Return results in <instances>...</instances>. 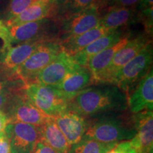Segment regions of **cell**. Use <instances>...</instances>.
<instances>
[{
  "mask_svg": "<svg viewBox=\"0 0 153 153\" xmlns=\"http://www.w3.org/2000/svg\"><path fill=\"white\" fill-rule=\"evenodd\" d=\"M0 153H11L9 140L4 131L0 132Z\"/></svg>",
  "mask_w": 153,
  "mask_h": 153,
  "instance_id": "f546056e",
  "label": "cell"
},
{
  "mask_svg": "<svg viewBox=\"0 0 153 153\" xmlns=\"http://www.w3.org/2000/svg\"><path fill=\"white\" fill-rule=\"evenodd\" d=\"M150 43H152V37L146 33H140L133 37L131 36L125 46L114 55L100 85H108L109 79L118 70L138 55Z\"/></svg>",
  "mask_w": 153,
  "mask_h": 153,
  "instance_id": "30bf717a",
  "label": "cell"
},
{
  "mask_svg": "<svg viewBox=\"0 0 153 153\" xmlns=\"http://www.w3.org/2000/svg\"><path fill=\"white\" fill-rule=\"evenodd\" d=\"M32 153H57L52 148H50L41 141H38L33 152Z\"/></svg>",
  "mask_w": 153,
  "mask_h": 153,
  "instance_id": "4dcf8cb0",
  "label": "cell"
},
{
  "mask_svg": "<svg viewBox=\"0 0 153 153\" xmlns=\"http://www.w3.org/2000/svg\"><path fill=\"white\" fill-rule=\"evenodd\" d=\"M100 17L99 9L93 4L78 12L60 19L56 22L59 30L57 37L59 42L97 27Z\"/></svg>",
  "mask_w": 153,
  "mask_h": 153,
  "instance_id": "ba28073f",
  "label": "cell"
},
{
  "mask_svg": "<svg viewBox=\"0 0 153 153\" xmlns=\"http://www.w3.org/2000/svg\"><path fill=\"white\" fill-rule=\"evenodd\" d=\"M25 93L38 109L56 117L68 109L69 101L52 86L33 83L25 85Z\"/></svg>",
  "mask_w": 153,
  "mask_h": 153,
  "instance_id": "52a82bcc",
  "label": "cell"
},
{
  "mask_svg": "<svg viewBox=\"0 0 153 153\" xmlns=\"http://www.w3.org/2000/svg\"><path fill=\"white\" fill-rule=\"evenodd\" d=\"M68 109L89 118L106 113L128 109L127 94L113 85H96L89 87L68 103Z\"/></svg>",
  "mask_w": 153,
  "mask_h": 153,
  "instance_id": "6da1fadb",
  "label": "cell"
},
{
  "mask_svg": "<svg viewBox=\"0 0 153 153\" xmlns=\"http://www.w3.org/2000/svg\"><path fill=\"white\" fill-rule=\"evenodd\" d=\"M33 0H10L4 22L15 18L31 4Z\"/></svg>",
  "mask_w": 153,
  "mask_h": 153,
  "instance_id": "4316f807",
  "label": "cell"
},
{
  "mask_svg": "<svg viewBox=\"0 0 153 153\" xmlns=\"http://www.w3.org/2000/svg\"><path fill=\"white\" fill-rule=\"evenodd\" d=\"M53 118L70 146L82 140L87 129L86 118L69 109Z\"/></svg>",
  "mask_w": 153,
  "mask_h": 153,
  "instance_id": "9a60e30c",
  "label": "cell"
},
{
  "mask_svg": "<svg viewBox=\"0 0 153 153\" xmlns=\"http://www.w3.org/2000/svg\"><path fill=\"white\" fill-rule=\"evenodd\" d=\"M131 33L127 28H116L110 33L101 36L92 43L82 49L79 53L72 56L73 60L80 66H87L88 61L94 55L101 52L104 50L111 47L119 42L124 36Z\"/></svg>",
  "mask_w": 153,
  "mask_h": 153,
  "instance_id": "e0dca14e",
  "label": "cell"
},
{
  "mask_svg": "<svg viewBox=\"0 0 153 153\" xmlns=\"http://www.w3.org/2000/svg\"><path fill=\"white\" fill-rule=\"evenodd\" d=\"M87 129L82 140L104 143L131 140L136 134L133 114L127 110L86 118Z\"/></svg>",
  "mask_w": 153,
  "mask_h": 153,
  "instance_id": "7a4b0ae2",
  "label": "cell"
},
{
  "mask_svg": "<svg viewBox=\"0 0 153 153\" xmlns=\"http://www.w3.org/2000/svg\"><path fill=\"white\" fill-rule=\"evenodd\" d=\"M58 31L57 23L49 18L9 26L7 27L2 48L12 46V44L22 43L33 40H58Z\"/></svg>",
  "mask_w": 153,
  "mask_h": 153,
  "instance_id": "3957f363",
  "label": "cell"
},
{
  "mask_svg": "<svg viewBox=\"0 0 153 153\" xmlns=\"http://www.w3.org/2000/svg\"><path fill=\"white\" fill-rule=\"evenodd\" d=\"M6 32H7V27H6L5 25L0 21V38L2 39V41L5 38Z\"/></svg>",
  "mask_w": 153,
  "mask_h": 153,
  "instance_id": "e575fe53",
  "label": "cell"
},
{
  "mask_svg": "<svg viewBox=\"0 0 153 153\" xmlns=\"http://www.w3.org/2000/svg\"><path fill=\"white\" fill-rule=\"evenodd\" d=\"M48 41L45 40H33L17 44L15 46H10L7 48L1 49L0 62L3 70L11 72L15 74L16 70L32 55L34 51L41 44Z\"/></svg>",
  "mask_w": 153,
  "mask_h": 153,
  "instance_id": "7c38bea8",
  "label": "cell"
},
{
  "mask_svg": "<svg viewBox=\"0 0 153 153\" xmlns=\"http://www.w3.org/2000/svg\"><path fill=\"white\" fill-rule=\"evenodd\" d=\"M139 23V13L136 7H120L108 9L101 14L99 26L107 28H128Z\"/></svg>",
  "mask_w": 153,
  "mask_h": 153,
  "instance_id": "d6986e66",
  "label": "cell"
},
{
  "mask_svg": "<svg viewBox=\"0 0 153 153\" xmlns=\"http://www.w3.org/2000/svg\"><path fill=\"white\" fill-rule=\"evenodd\" d=\"M65 1V0H50L49 3L51 4V6H52L53 13V11L55 10V9L56 8V7H58V6H60L61 4H62ZM52 16H53V14H52ZM51 18H52V17H51Z\"/></svg>",
  "mask_w": 153,
  "mask_h": 153,
  "instance_id": "836d02e7",
  "label": "cell"
},
{
  "mask_svg": "<svg viewBox=\"0 0 153 153\" xmlns=\"http://www.w3.org/2000/svg\"><path fill=\"white\" fill-rule=\"evenodd\" d=\"M39 141L45 143L57 153H68L70 145L57 127L54 118L50 117L43 126H39Z\"/></svg>",
  "mask_w": 153,
  "mask_h": 153,
  "instance_id": "44dd1931",
  "label": "cell"
},
{
  "mask_svg": "<svg viewBox=\"0 0 153 153\" xmlns=\"http://www.w3.org/2000/svg\"><path fill=\"white\" fill-rule=\"evenodd\" d=\"M21 79L16 81H7L0 79V111L4 113L11 97L19 88L24 86Z\"/></svg>",
  "mask_w": 153,
  "mask_h": 153,
  "instance_id": "d4e9b609",
  "label": "cell"
},
{
  "mask_svg": "<svg viewBox=\"0 0 153 153\" xmlns=\"http://www.w3.org/2000/svg\"><path fill=\"white\" fill-rule=\"evenodd\" d=\"M140 0H96L94 3L100 14L108 9L120 7H136Z\"/></svg>",
  "mask_w": 153,
  "mask_h": 153,
  "instance_id": "484cf974",
  "label": "cell"
},
{
  "mask_svg": "<svg viewBox=\"0 0 153 153\" xmlns=\"http://www.w3.org/2000/svg\"><path fill=\"white\" fill-rule=\"evenodd\" d=\"M136 134L130 142L137 153H152L153 113L145 110L133 114Z\"/></svg>",
  "mask_w": 153,
  "mask_h": 153,
  "instance_id": "4fadbf2b",
  "label": "cell"
},
{
  "mask_svg": "<svg viewBox=\"0 0 153 153\" xmlns=\"http://www.w3.org/2000/svg\"><path fill=\"white\" fill-rule=\"evenodd\" d=\"M117 143H104L93 140H82L70 146L68 153H106Z\"/></svg>",
  "mask_w": 153,
  "mask_h": 153,
  "instance_id": "cb8c5ba5",
  "label": "cell"
},
{
  "mask_svg": "<svg viewBox=\"0 0 153 153\" xmlns=\"http://www.w3.org/2000/svg\"><path fill=\"white\" fill-rule=\"evenodd\" d=\"M4 131L9 140L11 153H32L40 140L39 127L30 124L8 123Z\"/></svg>",
  "mask_w": 153,
  "mask_h": 153,
  "instance_id": "9c48e42d",
  "label": "cell"
},
{
  "mask_svg": "<svg viewBox=\"0 0 153 153\" xmlns=\"http://www.w3.org/2000/svg\"><path fill=\"white\" fill-rule=\"evenodd\" d=\"M96 0H65L53 11L52 19L57 22L93 4Z\"/></svg>",
  "mask_w": 153,
  "mask_h": 153,
  "instance_id": "603a6c76",
  "label": "cell"
},
{
  "mask_svg": "<svg viewBox=\"0 0 153 153\" xmlns=\"http://www.w3.org/2000/svg\"><path fill=\"white\" fill-rule=\"evenodd\" d=\"M7 123H8V119L7 116L2 111H0V132L4 131Z\"/></svg>",
  "mask_w": 153,
  "mask_h": 153,
  "instance_id": "d6a6232c",
  "label": "cell"
},
{
  "mask_svg": "<svg viewBox=\"0 0 153 153\" xmlns=\"http://www.w3.org/2000/svg\"><path fill=\"white\" fill-rule=\"evenodd\" d=\"M153 5V0H140L136 5V9L137 11L143 10V9L150 8Z\"/></svg>",
  "mask_w": 153,
  "mask_h": 153,
  "instance_id": "1f68e13d",
  "label": "cell"
},
{
  "mask_svg": "<svg viewBox=\"0 0 153 153\" xmlns=\"http://www.w3.org/2000/svg\"><path fill=\"white\" fill-rule=\"evenodd\" d=\"M106 153H137L130 140L118 143Z\"/></svg>",
  "mask_w": 153,
  "mask_h": 153,
  "instance_id": "f1b7e54d",
  "label": "cell"
},
{
  "mask_svg": "<svg viewBox=\"0 0 153 153\" xmlns=\"http://www.w3.org/2000/svg\"><path fill=\"white\" fill-rule=\"evenodd\" d=\"M94 84L92 75L87 66H79L66 76L59 85L52 86L68 101Z\"/></svg>",
  "mask_w": 153,
  "mask_h": 153,
  "instance_id": "2e32d148",
  "label": "cell"
},
{
  "mask_svg": "<svg viewBox=\"0 0 153 153\" xmlns=\"http://www.w3.org/2000/svg\"><path fill=\"white\" fill-rule=\"evenodd\" d=\"M153 60L152 43L148 44L136 56L127 62L111 76L108 85L118 87L126 94L131 88L146 75L152 68Z\"/></svg>",
  "mask_w": 153,
  "mask_h": 153,
  "instance_id": "277c9868",
  "label": "cell"
},
{
  "mask_svg": "<svg viewBox=\"0 0 153 153\" xmlns=\"http://www.w3.org/2000/svg\"><path fill=\"white\" fill-rule=\"evenodd\" d=\"M25 85L14 91L6 107L4 114L8 123H28L36 126H43L51 116L38 109L25 93Z\"/></svg>",
  "mask_w": 153,
  "mask_h": 153,
  "instance_id": "8992f818",
  "label": "cell"
},
{
  "mask_svg": "<svg viewBox=\"0 0 153 153\" xmlns=\"http://www.w3.org/2000/svg\"><path fill=\"white\" fill-rule=\"evenodd\" d=\"M79 66L72 56L62 51L54 60L40 72L35 83L47 86L57 85Z\"/></svg>",
  "mask_w": 153,
  "mask_h": 153,
  "instance_id": "8fae6325",
  "label": "cell"
},
{
  "mask_svg": "<svg viewBox=\"0 0 153 153\" xmlns=\"http://www.w3.org/2000/svg\"><path fill=\"white\" fill-rule=\"evenodd\" d=\"M43 1V2H49L50 0H33V1Z\"/></svg>",
  "mask_w": 153,
  "mask_h": 153,
  "instance_id": "d590c367",
  "label": "cell"
},
{
  "mask_svg": "<svg viewBox=\"0 0 153 153\" xmlns=\"http://www.w3.org/2000/svg\"><path fill=\"white\" fill-rule=\"evenodd\" d=\"M131 36V33L124 36L114 45L104 50L89 59L87 67L92 75L94 84L100 85L101 83L105 72L111 62L114 55L119 50L125 46Z\"/></svg>",
  "mask_w": 153,
  "mask_h": 153,
  "instance_id": "ac0fdd59",
  "label": "cell"
},
{
  "mask_svg": "<svg viewBox=\"0 0 153 153\" xmlns=\"http://www.w3.org/2000/svg\"><path fill=\"white\" fill-rule=\"evenodd\" d=\"M61 51L62 48L58 40L45 42L17 68L15 74L25 85L35 83L40 72L54 60Z\"/></svg>",
  "mask_w": 153,
  "mask_h": 153,
  "instance_id": "5b68a950",
  "label": "cell"
},
{
  "mask_svg": "<svg viewBox=\"0 0 153 153\" xmlns=\"http://www.w3.org/2000/svg\"><path fill=\"white\" fill-rule=\"evenodd\" d=\"M52 14L53 8L51 4L49 2L36 1H33L31 4L19 16L8 22H4L3 24L7 27H9L28 22H36L45 18L51 19Z\"/></svg>",
  "mask_w": 153,
  "mask_h": 153,
  "instance_id": "7402d4cb",
  "label": "cell"
},
{
  "mask_svg": "<svg viewBox=\"0 0 153 153\" xmlns=\"http://www.w3.org/2000/svg\"><path fill=\"white\" fill-rule=\"evenodd\" d=\"M153 7H150L143 10L138 11L139 23L144 26L145 32L148 35L152 37L153 33Z\"/></svg>",
  "mask_w": 153,
  "mask_h": 153,
  "instance_id": "83f0119b",
  "label": "cell"
},
{
  "mask_svg": "<svg viewBox=\"0 0 153 153\" xmlns=\"http://www.w3.org/2000/svg\"><path fill=\"white\" fill-rule=\"evenodd\" d=\"M128 106L133 114L145 110L153 109V71L152 67L144 77L135 85L128 99Z\"/></svg>",
  "mask_w": 153,
  "mask_h": 153,
  "instance_id": "5bb4252c",
  "label": "cell"
},
{
  "mask_svg": "<svg viewBox=\"0 0 153 153\" xmlns=\"http://www.w3.org/2000/svg\"><path fill=\"white\" fill-rule=\"evenodd\" d=\"M114 30L113 28L98 26L80 35L72 36L60 41L62 51L70 56H73L92 42Z\"/></svg>",
  "mask_w": 153,
  "mask_h": 153,
  "instance_id": "ffe728a7",
  "label": "cell"
}]
</instances>
